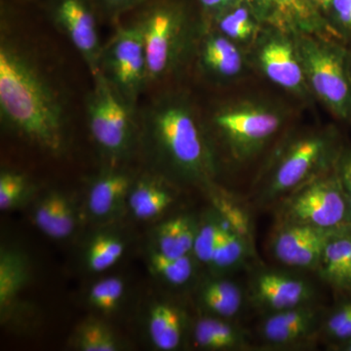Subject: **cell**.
Returning <instances> with one entry per match:
<instances>
[{"instance_id": "obj_25", "label": "cell", "mask_w": 351, "mask_h": 351, "mask_svg": "<svg viewBox=\"0 0 351 351\" xmlns=\"http://www.w3.org/2000/svg\"><path fill=\"white\" fill-rule=\"evenodd\" d=\"M351 255V230L332 234L328 240L315 274L338 291Z\"/></svg>"}, {"instance_id": "obj_38", "label": "cell", "mask_w": 351, "mask_h": 351, "mask_svg": "<svg viewBox=\"0 0 351 351\" xmlns=\"http://www.w3.org/2000/svg\"><path fill=\"white\" fill-rule=\"evenodd\" d=\"M336 169L351 207V145H343Z\"/></svg>"}, {"instance_id": "obj_5", "label": "cell", "mask_w": 351, "mask_h": 351, "mask_svg": "<svg viewBox=\"0 0 351 351\" xmlns=\"http://www.w3.org/2000/svg\"><path fill=\"white\" fill-rule=\"evenodd\" d=\"M307 86L341 121L351 124L350 48L302 34L295 39Z\"/></svg>"}, {"instance_id": "obj_12", "label": "cell", "mask_w": 351, "mask_h": 351, "mask_svg": "<svg viewBox=\"0 0 351 351\" xmlns=\"http://www.w3.org/2000/svg\"><path fill=\"white\" fill-rule=\"evenodd\" d=\"M93 0H48L53 24L84 60L92 76L99 71L101 43Z\"/></svg>"}, {"instance_id": "obj_32", "label": "cell", "mask_w": 351, "mask_h": 351, "mask_svg": "<svg viewBox=\"0 0 351 351\" xmlns=\"http://www.w3.org/2000/svg\"><path fill=\"white\" fill-rule=\"evenodd\" d=\"M76 343L83 351H117L120 350L119 341L105 324L89 320L83 323L77 332Z\"/></svg>"}, {"instance_id": "obj_34", "label": "cell", "mask_w": 351, "mask_h": 351, "mask_svg": "<svg viewBox=\"0 0 351 351\" xmlns=\"http://www.w3.org/2000/svg\"><path fill=\"white\" fill-rule=\"evenodd\" d=\"M124 294V282L119 277L98 281L90 289V304L104 313H110L119 306Z\"/></svg>"}, {"instance_id": "obj_2", "label": "cell", "mask_w": 351, "mask_h": 351, "mask_svg": "<svg viewBox=\"0 0 351 351\" xmlns=\"http://www.w3.org/2000/svg\"><path fill=\"white\" fill-rule=\"evenodd\" d=\"M145 113L149 135L169 169L186 182H209L216 156L193 105L182 96L166 95Z\"/></svg>"}, {"instance_id": "obj_8", "label": "cell", "mask_w": 351, "mask_h": 351, "mask_svg": "<svg viewBox=\"0 0 351 351\" xmlns=\"http://www.w3.org/2000/svg\"><path fill=\"white\" fill-rule=\"evenodd\" d=\"M87 97L88 127L94 142L106 156L117 159L130 151L135 137V106L112 86L100 71Z\"/></svg>"}, {"instance_id": "obj_16", "label": "cell", "mask_w": 351, "mask_h": 351, "mask_svg": "<svg viewBox=\"0 0 351 351\" xmlns=\"http://www.w3.org/2000/svg\"><path fill=\"white\" fill-rule=\"evenodd\" d=\"M197 302L204 315L234 321L243 311L246 290L223 276H216L201 284Z\"/></svg>"}, {"instance_id": "obj_26", "label": "cell", "mask_w": 351, "mask_h": 351, "mask_svg": "<svg viewBox=\"0 0 351 351\" xmlns=\"http://www.w3.org/2000/svg\"><path fill=\"white\" fill-rule=\"evenodd\" d=\"M215 211L249 246L256 251L255 233L247 205L223 191H213L211 195Z\"/></svg>"}, {"instance_id": "obj_11", "label": "cell", "mask_w": 351, "mask_h": 351, "mask_svg": "<svg viewBox=\"0 0 351 351\" xmlns=\"http://www.w3.org/2000/svg\"><path fill=\"white\" fill-rule=\"evenodd\" d=\"M327 308L320 302L262 316L257 337L262 350H311L320 341Z\"/></svg>"}, {"instance_id": "obj_7", "label": "cell", "mask_w": 351, "mask_h": 351, "mask_svg": "<svg viewBox=\"0 0 351 351\" xmlns=\"http://www.w3.org/2000/svg\"><path fill=\"white\" fill-rule=\"evenodd\" d=\"M138 23L144 38L149 84L161 82L178 68L188 46L186 12L174 1H157Z\"/></svg>"}, {"instance_id": "obj_42", "label": "cell", "mask_w": 351, "mask_h": 351, "mask_svg": "<svg viewBox=\"0 0 351 351\" xmlns=\"http://www.w3.org/2000/svg\"><path fill=\"white\" fill-rule=\"evenodd\" d=\"M335 351H351V341L345 343V345L339 346V348H337Z\"/></svg>"}, {"instance_id": "obj_33", "label": "cell", "mask_w": 351, "mask_h": 351, "mask_svg": "<svg viewBox=\"0 0 351 351\" xmlns=\"http://www.w3.org/2000/svg\"><path fill=\"white\" fill-rule=\"evenodd\" d=\"M219 223L216 211L200 221L193 246V256L202 265L211 267L215 252L218 245Z\"/></svg>"}, {"instance_id": "obj_20", "label": "cell", "mask_w": 351, "mask_h": 351, "mask_svg": "<svg viewBox=\"0 0 351 351\" xmlns=\"http://www.w3.org/2000/svg\"><path fill=\"white\" fill-rule=\"evenodd\" d=\"M200 221L182 215L164 221L156 232V251L168 257L193 255Z\"/></svg>"}, {"instance_id": "obj_28", "label": "cell", "mask_w": 351, "mask_h": 351, "mask_svg": "<svg viewBox=\"0 0 351 351\" xmlns=\"http://www.w3.org/2000/svg\"><path fill=\"white\" fill-rule=\"evenodd\" d=\"M258 17L278 25H304L311 21V6L304 0H249Z\"/></svg>"}, {"instance_id": "obj_6", "label": "cell", "mask_w": 351, "mask_h": 351, "mask_svg": "<svg viewBox=\"0 0 351 351\" xmlns=\"http://www.w3.org/2000/svg\"><path fill=\"white\" fill-rule=\"evenodd\" d=\"M271 209L274 223L313 226L334 233L351 230V207L336 168L295 189Z\"/></svg>"}, {"instance_id": "obj_22", "label": "cell", "mask_w": 351, "mask_h": 351, "mask_svg": "<svg viewBox=\"0 0 351 351\" xmlns=\"http://www.w3.org/2000/svg\"><path fill=\"white\" fill-rule=\"evenodd\" d=\"M218 218V245L210 269L213 270L216 276H225L241 269L247 265L248 261L255 258L256 251H254L242 237L230 228L219 215Z\"/></svg>"}, {"instance_id": "obj_18", "label": "cell", "mask_w": 351, "mask_h": 351, "mask_svg": "<svg viewBox=\"0 0 351 351\" xmlns=\"http://www.w3.org/2000/svg\"><path fill=\"white\" fill-rule=\"evenodd\" d=\"M132 186L130 176L121 171H110L99 176L88 195L90 212L97 218L112 216L126 199Z\"/></svg>"}, {"instance_id": "obj_14", "label": "cell", "mask_w": 351, "mask_h": 351, "mask_svg": "<svg viewBox=\"0 0 351 351\" xmlns=\"http://www.w3.org/2000/svg\"><path fill=\"white\" fill-rule=\"evenodd\" d=\"M257 57L258 66L270 82L292 93L306 91L308 86L297 44L284 32H269L258 46Z\"/></svg>"}, {"instance_id": "obj_27", "label": "cell", "mask_w": 351, "mask_h": 351, "mask_svg": "<svg viewBox=\"0 0 351 351\" xmlns=\"http://www.w3.org/2000/svg\"><path fill=\"white\" fill-rule=\"evenodd\" d=\"M27 262L19 252L2 250L0 255V308L10 306L27 280Z\"/></svg>"}, {"instance_id": "obj_13", "label": "cell", "mask_w": 351, "mask_h": 351, "mask_svg": "<svg viewBox=\"0 0 351 351\" xmlns=\"http://www.w3.org/2000/svg\"><path fill=\"white\" fill-rule=\"evenodd\" d=\"M332 234L313 226L274 223L269 248L274 258L284 267L316 272L323 249Z\"/></svg>"}, {"instance_id": "obj_19", "label": "cell", "mask_w": 351, "mask_h": 351, "mask_svg": "<svg viewBox=\"0 0 351 351\" xmlns=\"http://www.w3.org/2000/svg\"><path fill=\"white\" fill-rule=\"evenodd\" d=\"M34 221L44 234L58 240L68 239L76 225L73 205L59 193H51L39 201Z\"/></svg>"}, {"instance_id": "obj_29", "label": "cell", "mask_w": 351, "mask_h": 351, "mask_svg": "<svg viewBox=\"0 0 351 351\" xmlns=\"http://www.w3.org/2000/svg\"><path fill=\"white\" fill-rule=\"evenodd\" d=\"M341 300L328 309L321 327L320 341L327 343L329 350L351 341V294H346Z\"/></svg>"}, {"instance_id": "obj_10", "label": "cell", "mask_w": 351, "mask_h": 351, "mask_svg": "<svg viewBox=\"0 0 351 351\" xmlns=\"http://www.w3.org/2000/svg\"><path fill=\"white\" fill-rule=\"evenodd\" d=\"M302 272L265 267L254 270L246 288L248 304L265 316L319 302L315 284Z\"/></svg>"}, {"instance_id": "obj_9", "label": "cell", "mask_w": 351, "mask_h": 351, "mask_svg": "<svg viewBox=\"0 0 351 351\" xmlns=\"http://www.w3.org/2000/svg\"><path fill=\"white\" fill-rule=\"evenodd\" d=\"M99 71L136 107L138 96L149 85L144 38L138 21L119 27L104 44Z\"/></svg>"}, {"instance_id": "obj_43", "label": "cell", "mask_w": 351, "mask_h": 351, "mask_svg": "<svg viewBox=\"0 0 351 351\" xmlns=\"http://www.w3.org/2000/svg\"><path fill=\"white\" fill-rule=\"evenodd\" d=\"M350 71H351V49H350Z\"/></svg>"}, {"instance_id": "obj_39", "label": "cell", "mask_w": 351, "mask_h": 351, "mask_svg": "<svg viewBox=\"0 0 351 351\" xmlns=\"http://www.w3.org/2000/svg\"><path fill=\"white\" fill-rule=\"evenodd\" d=\"M239 1L240 0H198L201 8L210 17H213L226 7L232 5V4Z\"/></svg>"}, {"instance_id": "obj_24", "label": "cell", "mask_w": 351, "mask_h": 351, "mask_svg": "<svg viewBox=\"0 0 351 351\" xmlns=\"http://www.w3.org/2000/svg\"><path fill=\"white\" fill-rule=\"evenodd\" d=\"M127 199L136 218L151 219L165 212L173 204L175 197L169 189L159 182L143 180L132 186Z\"/></svg>"}, {"instance_id": "obj_17", "label": "cell", "mask_w": 351, "mask_h": 351, "mask_svg": "<svg viewBox=\"0 0 351 351\" xmlns=\"http://www.w3.org/2000/svg\"><path fill=\"white\" fill-rule=\"evenodd\" d=\"M199 57L202 68L221 80L235 77L243 69V56L239 44L216 29L203 39Z\"/></svg>"}, {"instance_id": "obj_23", "label": "cell", "mask_w": 351, "mask_h": 351, "mask_svg": "<svg viewBox=\"0 0 351 351\" xmlns=\"http://www.w3.org/2000/svg\"><path fill=\"white\" fill-rule=\"evenodd\" d=\"M212 18L215 29L237 44L249 43L260 29V17L249 0H240Z\"/></svg>"}, {"instance_id": "obj_3", "label": "cell", "mask_w": 351, "mask_h": 351, "mask_svg": "<svg viewBox=\"0 0 351 351\" xmlns=\"http://www.w3.org/2000/svg\"><path fill=\"white\" fill-rule=\"evenodd\" d=\"M343 144L334 131L308 134L288 141L261 177L250 202L272 208L295 189L336 168Z\"/></svg>"}, {"instance_id": "obj_30", "label": "cell", "mask_w": 351, "mask_h": 351, "mask_svg": "<svg viewBox=\"0 0 351 351\" xmlns=\"http://www.w3.org/2000/svg\"><path fill=\"white\" fill-rule=\"evenodd\" d=\"M125 243L119 237L101 233L95 237L85 253V262L92 272H103L113 267L123 256Z\"/></svg>"}, {"instance_id": "obj_37", "label": "cell", "mask_w": 351, "mask_h": 351, "mask_svg": "<svg viewBox=\"0 0 351 351\" xmlns=\"http://www.w3.org/2000/svg\"><path fill=\"white\" fill-rule=\"evenodd\" d=\"M97 8L108 17H117L121 14L140 6L147 0H93Z\"/></svg>"}, {"instance_id": "obj_35", "label": "cell", "mask_w": 351, "mask_h": 351, "mask_svg": "<svg viewBox=\"0 0 351 351\" xmlns=\"http://www.w3.org/2000/svg\"><path fill=\"white\" fill-rule=\"evenodd\" d=\"M27 182L20 173L4 171L0 174V209L12 208L24 195Z\"/></svg>"}, {"instance_id": "obj_15", "label": "cell", "mask_w": 351, "mask_h": 351, "mask_svg": "<svg viewBox=\"0 0 351 351\" xmlns=\"http://www.w3.org/2000/svg\"><path fill=\"white\" fill-rule=\"evenodd\" d=\"M196 348L212 351H243L254 348L250 332L234 321L203 315L191 332Z\"/></svg>"}, {"instance_id": "obj_1", "label": "cell", "mask_w": 351, "mask_h": 351, "mask_svg": "<svg viewBox=\"0 0 351 351\" xmlns=\"http://www.w3.org/2000/svg\"><path fill=\"white\" fill-rule=\"evenodd\" d=\"M0 114L12 130L51 152L66 144V110L61 97L27 51L2 32Z\"/></svg>"}, {"instance_id": "obj_31", "label": "cell", "mask_w": 351, "mask_h": 351, "mask_svg": "<svg viewBox=\"0 0 351 351\" xmlns=\"http://www.w3.org/2000/svg\"><path fill=\"white\" fill-rule=\"evenodd\" d=\"M196 262L193 255L168 257L154 250L149 257L152 269L157 276L172 286H184L193 278Z\"/></svg>"}, {"instance_id": "obj_4", "label": "cell", "mask_w": 351, "mask_h": 351, "mask_svg": "<svg viewBox=\"0 0 351 351\" xmlns=\"http://www.w3.org/2000/svg\"><path fill=\"white\" fill-rule=\"evenodd\" d=\"M212 123L226 160L240 168L267 149L282 128L284 117L269 105L241 101L219 108Z\"/></svg>"}, {"instance_id": "obj_40", "label": "cell", "mask_w": 351, "mask_h": 351, "mask_svg": "<svg viewBox=\"0 0 351 351\" xmlns=\"http://www.w3.org/2000/svg\"><path fill=\"white\" fill-rule=\"evenodd\" d=\"M337 292L343 293V294H351V255Z\"/></svg>"}, {"instance_id": "obj_36", "label": "cell", "mask_w": 351, "mask_h": 351, "mask_svg": "<svg viewBox=\"0 0 351 351\" xmlns=\"http://www.w3.org/2000/svg\"><path fill=\"white\" fill-rule=\"evenodd\" d=\"M325 12L339 38L351 43V0H331Z\"/></svg>"}, {"instance_id": "obj_21", "label": "cell", "mask_w": 351, "mask_h": 351, "mask_svg": "<svg viewBox=\"0 0 351 351\" xmlns=\"http://www.w3.org/2000/svg\"><path fill=\"white\" fill-rule=\"evenodd\" d=\"M186 331L184 313L174 304L160 302L152 307L149 317V334L158 350L171 351L182 345Z\"/></svg>"}, {"instance_id": "obj_41", "label": "cell", "mask_w": 351, "mask_h": 351, "mask_svg": "<svg viewBox=\"0 0 351 351\" xmlns=\"http://www.w3.org/2000/svg\"><path fill=\"white\" fill-rule=\"evenodd\" d=\"M311 7L319 8L321 10L326 11L328 5H329L331 0H304Z\"/></svg>"}]
</instances>
